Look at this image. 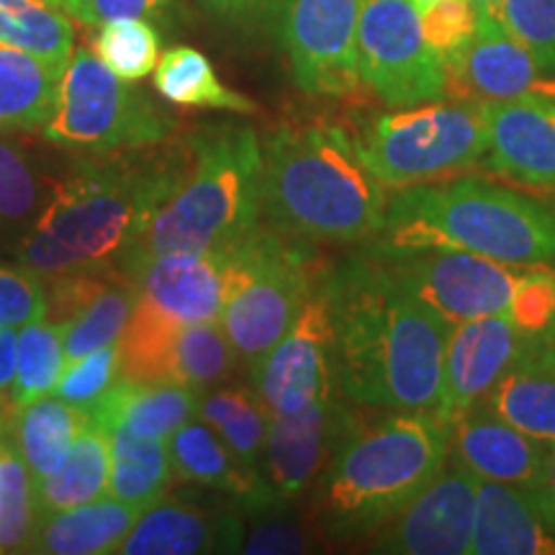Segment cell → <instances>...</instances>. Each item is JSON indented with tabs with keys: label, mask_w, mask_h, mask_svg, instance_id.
Instances as JSON below:
<instances>
[{
	"label": "cell",
	"mask_w": 555,
	"mask_h": 555,
	"mask_svg": "<svg viewBox=\"0 0 555 555\" xmlns=\"http://www.w3.org/2000/svg\"><path fill=\"white\" fill-rule=\"evenodd\" d=\"M60 9L86 26H101L114 18H147L168 24L178 0H60Z\"/></svg>",
	"instance_id": "ee69618b"
},
{
	"label": "cell",
	"mask_w": 555,
	"mask_h": 555,
	"mask_svg": "<svg viewBox=\"0 0 555 555\" xmlns=\"http://www.w3.org/2000/svg\"><path fill=\"white\" fill-rule=\"evenodd\" d=\"M327 273L311 245L275 227H255L227 253L221 327L240 360L253 367L278 345Z\"/></svg>",
	"instance_id": "52a82bcc"
},
{
	"label": "cell",
	"mask_w": 555,
	"mask_h": 555,
	"mask_svg": "<svg viewBox=\"0 0 555 555\" xmlns=\"http://www.w3.org/2000/svg\"><path fill=\"white\" fill-rule=\"evenodd\" d=\"M481 404L532 440L555 446V322L525 335L515 363L491 386Z\"/></svg>",
	"instance_id": "44dd1931"
},
{
	"label": "cell",
	"mask_w": 555,
	"mask_h": 555,
	"mask_svg": "<svg viewBox=\"0 0 555 555\" xmlns=\"http://www.w3.org/2000/svg\"><path fill=\"white\" fill-rule=\"evenodd\" d=\"M214 18L232 26H258L278 16L281 0H196Z\"/></svg>",
	"instance_id": "bcb514c9"
},
{
	"label": "cell",
	"mask_w": 555,
	"mask_h": 555,
	"mask_svg": "<svg viewBox=\"0 0 555 555\" xmlns=\"http://www.w3.org/2000/svg\"><path fill=\"white\" fill-rule=\"evenodd\" d=\"M450 453L455 455L457 466L474 474L478 481L535 491L545 478L551 448L506 425L478 401L453 422Z\"/></svg>",
	"instance_id": "ffe728a7"
},
{
	"label": "cell",
	"mask_w": 555,
	"mask_h": 555,
	"mask_svg": "<svg viewBox=\"0 0 555 555\" xmlns=\"http://www.w3.org/2000/svg\"><path fill=\"white\" fill-rule=\"evenodd\" d=\"M121 347L119 343H111L90 356L69 363L67 371L54 386V397L65 401L69 406L90 409L101 397H106L108 388L121 378Z\"/></svg>",
	"instance_id": "f35d334b"
},
{
	"label": "cell",
	"mask_w": 555,
	"mask_h": 555,
	"mask_svg": "<svg viewBox=\"0 0 555 555\" xmlns=\"http://www.w3.org/2000/svg\"><path fill=\"white\" fill-rule=\"evenodd\" d=\"M34 278L37 275L24 268H0V324L24 327L37 319H47V291Z\"/></svg>",
	"instance_id": "7bdbcfd3"
},
{
	"label": "cell",
	"mask_w": 555,
	"mask_h": 555,
	"mask_svg": "<svg viewBox=\"0 0 555 555\" xmlns=\"http://www.w3.org/2000/svg\"><path fill=\"white\" fill-rule=\"evenodd\" d=\"M134 307L137 291L119 270L65 324H60L65 363H75L101 347L119 343Z\"/></svg>",
	"instance_id": "1f68e13d"
},
{
	"label": "cell",
	"mask_w": 555,
	"mask_h": 555,
	"mask_svg": "<svg viewBox=\"0 0 555 555\" xmlns=\"http://www.w3.org/2000/svg\"><path fill=\"white\" fill-rule=\"evenodd\" d=\"M168 450L172 470L185 481L227 491L253 509L278 506L260 470L242 466L237 455L221 442V437L206 422H185L170 435Z\"/></svg>",
	"instance_id": "cb8c5ba5"
},
{
	"label": "cell",
	"mask_w": 555,
	"mask_h": 555,
	"mask_svg": "<svg viewBox=\"0 0 555 555\" xmlns=\"http://www.w3.org/2000/svg\"><path fill=\"white\" fill-rule=\"evenodd\" d=\"M525 332L506 314L457 322L450 330L442 360V386L435 412L448 422L461 420L515 363Z\"/></svg>",
	"instance_id": "2e32d148"
},
{
	"label": "cell",
	"mask_w": 555,
	"mask_h": 555,
	"mask_svg": "<svg viewBox=\"0 0 555 555\" xmlns=\"http://www.w3.org/2000/svg\"><path fill=\"white\" fill-rule=\"evenodd\" d=\"M478 478L457 466L442 470L373 538V553L468 555Z\"/></svg>",
	"instance_id": "9a60e30c"
},
{
	"label": "cell",
	"mask_w": 555,
	"mask_h": 555,
	"mask_svg": "<svg viewBox=\"0 0 555 555\" xmlns=\"http://www.w3.org/2000/svg\"><path fill=\"white\" fill-rule=\"evenodd\" d=\"M262 142L245 124H214L185 137V165L131 255L217 253L260 227ZM124 258V260H127Z\"/></svg>",
	"instance_id": "5b68a950"
},
{
	"label": "cell",
	"mask_w": 555,
	"mask_h": 555,
	"mask_svg": "<svg viewBox=\"0 0 555 555\" xmlns=\"http://www.w3.org/2000/svg\"><path fill=\"white\" fill-rule=\"evenodd\" d=\"M185 165L176 144L90 152L54 191L18 247L21 268L54 281L73 273L119 270Z\"/></svg>",
	"instance_id": "7a4b0ae2"
},
{
	"label": "cell",
	"mask_w": 555,
	"mask_h": 555,
	"mask_svg": "<svg viewBox=\"0 0 555 555\" xmlns=\"http://www.w3.org/2000/svg\"><path fill=\"white\" fill-rule=\"evenodd\" d=\"M201 393L176 384H134L119 378L93 406L86 409L90 422L111 433L127 427L152 440H170V435L198 416Z\"/></svg>",
	"instance_id": "603a6c76"
},
{
	"label": "cell",
	"mask_w": 555,
	"mask_h": 555,
	"mask_svg": "<svg viewBox=\"0 0 555 555\" xmlns=\"http://www.w3.org/2000/svg\"><path fill=\"white\" fill-rule=\"evenodd\" d=\"M90 50L121 80L137 82L155 73L159 34L147 18H114L95 26Z\"/></svg>",
	"instance_id": "8d00e7d4"
},
{
	"label": "cell",
	"mask_w": 555,
	"mask_h": 555,
	"mask_svg": "<svg viewBox=\"0 0 555 555\" xmlns=\"http://www.w3.org/2000/svg\"><path fill=\"white\" fill-rule=\"evenodd\" d=\"M414 3H416V9H420V11H425L427 5H433V3H435V0H414Z\"/></svg>",
	"instance_id": "816d5d0a"
},
{
	"label": "cell",
	"mask_w": 555,
	"mask_h": 555,
	"mask_svg": "<svg viewBox=\"0 0 555 555\" xmlns=\"http://www.w3.org/2000/svg\"><path fill=\"white\" fill-rule=\"evenodd\" d=\"M0 41L65 69L75 50V29L52 0H0Z\"/></svg>",
	"instance_id": "d6a6232c"
},
{
	"label": "cell",
	"mask_w": 555,
	"mask_h": 555,
	"mask_svg": "<svg viewBox=\"0 0 555 555\" xmlns=\"http://www.w3.org/2000/svg\"><path fill=\"white\" fill-rule=\"evenodd\" d=\"M108 442V494L139 512L157 504L172 476L168 442L134 435L127 427L111 429Z\"/></svg>",
	"instance_id": "83f0119b"
},
{
	"label": "cell",
	"mask_w": 555,
	"mask_h": 555,
	"mask_svg": "<svg viewBox=\"0 0 555 555\" xmlns=\"http://www.w3.org/2000/svg\"><path fill=\"white\" fill-rule=\"evenodd\" d=\"M311 535L301 525L291 519H260L245 532L237 522L232 551L249 555H281V553H307L311 551Z\"/></svg>",
	"instance_id": "f6af8a7d"
},
{
	"label": "cell",
	"mask_w": 555,
	"mask_h": 555,
	"mask_svg": "<svg viewBox=\"0 0 555 555\" xmlns=\"http://www.w3.org/2000/svg\"><path fill=\"white\" fill-rule=\"evenodd\" d=\"M11 422H16V406H13L11 397H3V391H0V427L11 425Z\"/></svg>",
	"instance_id": "681fc988"
},
{
	"label": "cell",
	"mask_w": 555,
	"mask_h": 555,
	"mask_svg": "<svg viewBox=\"0 0 555 555\" xmlns=\"http://www.w3.org/2000/svg\"><path fill=\"white\" fill-rule=\"evenodd\" d=\"M363 0H281L278 31L304 93L347 99L363 88L358 24Z\"/></svg>",
	"instance_id": "4fadbf2b"
},
{
	"label": "cell",
	"mask_w": 555,
	"mask_h": 555,
	"mask_svg": "<svg viewBox=\"0 0 555 555\" xmlns=\"http://www.w3.org/2000/svg\"><path fill=\"white\" fill-rule=\"evenodd\" d=\"M90 416L86 409L69 406L62 399L41 397L16 412V446L29 466L34 481L52 476L69 455Z\"/></svg>",
	"instance_id": "f546056e"
},
{
	"label": "cell",
	"mask_w": 555,
	"mask_h": 555,
	"mask_svg": "<svg viewBox=\"0 0 555 555\" xmlns=\"http://www.w3.org/2000/svg\"><path fill=\"white\" fill-rule=\"evenodd\" d=\"M16 363H18V335L13 327L0 324V391L11 388L13 378H16Z\"/></svg>",
	"instance_id": "7dc6e473"
},
{
	"label": "cell",
	"mask_w": 555,
	"mask_h": 555,
	"mask_svg": "<svg viewBox=\"0 0 555 555\" xmlns=\"http://www.w3.org/2000/svg\"><path fill=\"white\" fill-rule=\"evenodd\" d=\"M137 298L176 322H214L224 301L227 255L170 253L131 255L119 266Z\"/></svg>",
	"instance_id": "ac0fdd59"
},
{
	"label": "cell",
	"mask_w": 555,
	"mask_h": 555,
	"mask_svg": "<svg viewBox=\"0 0 555 555\" xmlns=\"http://www.w3.org/2000/svg\"><path fill=\"white\" fill-rule=\"evenodd\" d=\"M198 416L237 455L242 466L260 470L270 412L258 391L219 388L198 401Z\"/></svg>",
	"instance_id": "836d02e7"
},
{
	"label": "cell",
	"mask_w": 555,
	"mask_h": 555,
	"mask_svg": "<svg viewBox=\"0 0 555 555\" xmlns=\"http://www.w3.org/2000/svg\"><path fill=\"white\" fill-rule=\"evenodd\" d=\"M453 422L435 409L345 427L322 470L311 519L335 540L376 535L448 466Z\"/></svg>",
	"instance_id": "277c9868"
},
{
	"label": "cell",
	"mask_w": 555,
	"mask_h": 555,
	"mask_svg": "<svg viewBox=\"0 0 555 555\" xmlns=\"http://www.w3.org/2000/svg\"><path fill=\"white\" fill-rule=\"evenodd\" d=\"M347 427L345 409L335 393H327L296 414H270L260 476L275 502H291L322 476L330 463V448Z\"/></svg>",
	"instance_id": "e0dca14e"
},
{
	"label": "cell",
	"mask_w": 555,
	"mask_h": 555,
	"mask_svg": "<svg viewBox=\"0 0 555 555\" xmlns=\"http://www.w3.org/2000/svg\"><path fill=\"white\" fill-rule=\"evenodd\" d=\"M52 3H54V5H60V0H52Z\"/></svg>",
	"instance_id": "f5cc1de1"
},
{
	"label": "cell",
	"mask_w": 555,
	"mask_h": 555,
	"mask_svg": "<svg viewBox=\"0 0 555 555\" xmlns=\"http://www.w3.org/2000/svg\"><path fill=\"white\" fill-rule=\"evenodd\" d=\"M468 555H555V530L530 491L478 481Z\"/></svg>",
	"instance_id": "7402d4cb"
},
{
	"label": "cell",
	"mask_w": 555,
	"mask_h": 555,
	"mask_svg": "<svg viewBox=\"0 0 555 555\" xmlns=\"http://www.w3.org/2000/svg\"><path fill=\"white\" fill-rule=\"evenodd\" d=\"M474 9L481 13V16H494L499 18V9H502V0H470Z\"/></svg>",
	"instance_id": "f907efd6"
},
{
	"label": "cell",
	"mask_w": 555,
	"mask_h": 555,
	"mask_svg": "<svg viewBox=\"0 0 555 555\" xmlns=\"http://www.w3.org/2000/svg\"><path fill=\"white\" fill-rule=\"evenodd\" d=\"M124 380L176 384L204 391L234 371L237 352L219 319L183 324L137 298L134 314L119 339Z\"/></svg>",
	"instance_id": "7c38bea8"
},
{
	"label": "cell",
	"mask_w": 555,
	"mask_h": 555,
	"mask_svg": "<svg viewBox=\"0 0 555 555\" xmlns=\"http://www.w3.org/2000/svg\"><path fill=\"white\" fill-rule=\"evenodd\" d=\"M65 69L0 41V129H44Z\"/></svg>",
	"instance_id": "4316f807"
},
{
	"label": "cell",
	"mask_w": 555,
	"mask_h": 555,
	"mask_svg": "<svg viewBox=\"0 0 555 555\" xmlns=\"http://www.w3.org/2000/svg\"><path fill=\"white\" fill-rule=\"evenodd\" d=\"M499 21L538 65L555 69V0H502Z\"/></svg>",
	"instance_id": "ab89813d"
},
{
	"label": "cell",
	"mask_w": 555,
	"mask_h": 555,
	"mask_svg": "<svg viewBox=\"0 0 555 555\" xmlns=\"http://www.w3.org/2000/svg\"><path fill=\"white\" fill-rule=\"evenodd\" d=\"M367 255L450 324L506 314L517 286L530 273V268L509 266L461 249L378 245Z\"/></svg>",
	"instance_id": "8fae6325"
},
{
	"label": "cell",
	"mask_w": 555,
	"mask_h": 555,
	"mask_svg": "<svg viewBox=\"0 0 555 555\" xmlns=\"http://www.w3.org/2000/svg\"><path fill=\"white\" fill-rule=\"evenodd\" d=\"M139 515L142 512L114 496L41 515L29 551L50 555L119 553L121 540L129 535Z\"/></svg>",
	"instance_id": "d4e9b609"
},
{
	"label": "cell",
	"mask_w": 555,
	"mask_h": 555,
	"mask_svg": "<svg viewBox=\"0 0 555 555\" xmlns=\"http://www.w3.org/2000/svg\"><path fill=\"white\" fill-rule=\"evenodd\" d=\"M224 525H214L183 504H152L121 540L124 555H193L221 545Z\"/></svg>",
	"instance_id": "4dcf8cb0"
},
{
	"label": "cell",
	"mask_w": 555,
	"mask_h": 555,
	"mask_svg": "<svg viewBox=\"0 0 555 555\" xmlns=\"http://www.w3.org/2000/svg\"><path fill=\"white\" fill-rule=\"evenodd\" d=\"M11 425L0 427V553H24L37 530V499Z\"/></svg>",
	"instance_id": "e575fe53"
},
{
	"label": "cell",
	"mask_w": 555,
	"mask_h": 555,
	"mask_svg": "<svg viewBox=\"0 0 555 555\" xmlns=\"http://www.w3.org/2000/svg\"><path fill=\"white\" fill-rule=\"evenodd\" d=\"M335 121H283L262 142V217L309 245H356L384 232L388 196Z\"/></svg>",
	"instance_id": "3957f363"
},
{
	"label": "cell",
	"mask_w": 555,
	"mask_h": 555,
	"mask_svg": "<svg viewBox=\"0 0 555 555\" xmlns=\"http://www.w3.org/2000/svg\"><path fill=\"white\" fill-rule=\"evenodd\" d=\"M39 204V183L26 157L0 139V221H24Z\"/></svg>",
	"instance_id": "60d3db41"
},
{
	"label": "cell",
	"mask_w": 555,
	"mask_h": 555,
	"mask_svg": "<svg viewBox=\"0 0 555 555\" xmlns=\"http://www.w3.org/2000/svg\"><path fill=\"white\" fill-rule=\"evenodd\" d=\"M506 317L525 335L551 327L555 322V268H530L515 291Z\"/></svg>",
	"instance_id": "b9f144b4"
},
{
	"label": "cell",
	"mask_w": 555,
	"mask_h": 555,
	"mask_svg": "<svg viewBox=\"0 0 555 555\" xmlns=\"http://www.w3.org/2000/svg\"><path fill=\"white\" fill-rule=\"evenodd\" d=\"M489 152L481 163L530 189H555V101H478Z\"/></svg>",
	"instance_id": "d6986e66"
},
{
	"label": "cell",
	"mask_w": 555,
	"mask_h": 555,
	"mask_svg": "<svg viewBox=\"0 0 555 555\" xmlns=\"http://www.w3.org/2000/svg\"><path fill=\"white\" fill-rule=\"evenodd\" d=\"M478 29V11L470 0H435L422 11V34L450 73L466 57Z\"/></svg>",
	"instance_id": "74e56055"
},
{
	"label": "cell",
	"mask_w": 555,
	"mask_h": 555,
	"mask_svg": "<svg viewBox=\"0 0 555 555\" xmlns=\"http://www.w3.org/2000/svg\"><path fill=\"white\" fill-rule=\"evenodd\" d=\"M327 275L311 291L286 335L253 365L255 391L270 414H296L335 393V327Z\"/></svg>",
	"instance_id": "5bb4252c"
},
{
	"label": "cell",
	"mask_w": 555,
	"mask_h": 555,
	"mask_svg": "<svg viewBox=\"0 0 555 555\" xmlns=\"http://www.w3.org/2000/svg\"><path fill=\"white\" fill-rule=\"evenodd\" d=\"M335 376L352 404L435 409L453 324L363 255L327 275Z\"/></svg>",
	"instance_id": "6da1fadb"
},
{
	"label": "cell",
	"mask_w": 555,
	"mask_h": 555,
	"mask_svg": "<svg viewBox=\"0 0 555 555\" xmlns=\"http://www.w3.org/2000/svg\"><path fill=\"white\" fill-rule=\"evenodd\" d=\"M530 496L545 522L555 530V446L551 448V457H547V470H545L543 483H540L535 491H530Z\"/></svg>",
	"instance_id": "c3c4849f"
},
{
	"label": "cell",
	"mask_w": 555,
	"mask_h": 555,
	"mask_svg": "<svg viewBox=\"0 0 555 555\" xmlns=\"http://www.w3.org/2000/svg\"><path fill=\"white\" fill-rule=\"evenodd\" d=\"M384 247L461 249L522 268H555V208L489 180L422 183L388 198Z\"/></svg>",
	"instance_id": "8992f818"
},
{
	"label": "cell",
	"mask_w": 555,
	"mask_h": 555,
	"mask_svg": "<svg viewBox=\"0 0 555 555\" xmlns=\"http://www.w3.org/2000/svg\"><path fill=\"white\" fill-rule=\"evenodd\" d=\"M358 155L386 191L435 183L481 163L489 131L478 103L388 108L352 129Z\"/></svg>",
	"instance_id": "ba28073f"
},
{
	"label": "cell",
	"mask_w": 555,
	"mask_h": 555,
	"mask_svg": "<svg viewBox=\"0 0 555 555\" xmlns=\"http://www.w3.org/2000/svg\"><path fill=\"white\" fill-rule=\"evenodd\" d=\"M111 442L108 433L93 422L75 437L65 463L52 476L34 481L37 517L95 502L108 491Z\"/></svg>",
	"instance_id": "484cf974"
},
{
	"label": "cell",
	"mask_w": 555,
	"mask_h": 555,
	"mask_svg": "<svg viewBox=\"0 0 555 555\" xmlns=\"http://www.w3.org/2000/svg\"><path fill=\"white\" fill-rule=\"evenodd\" d=\"M176 119L121 80L88 47H75L44 137L62 147L106 152L168 142Z\"/></svg>",
	"instance_id": "9c48e42d"
},
{
	"label": "cell",
	"mask_w": 555,
	"mask_h": 555,
	"mask_svg": "<svg viewBox=\"0 0 555 555\" xmlns=\"http://www.w3.org/2000/svg\"><path fill=\"white\" fill-rule=\"evenodd\" d=\"M62 371H65V345H62L60 324L44 319L24 324L18 335L16 378L11 384V401L16 412L31 401L50 397Z\"/></svg>",
	"instance_id": "d590c367"
},
{
	"label": "cell",
	"mask_w": 555,
	"mask_h": 555,
	"mask_svg": "<svg viewBox=\"0 0 555 555\" xmlns=\"http://www.w3.org/2000/svg\"><path fill=\"white\" fill-rule=\"evenodd\" d=\"M360 80L386 108L446 99L450 78L422 34L414 0H363L358 24Z\"/></svg>",
	"instance_id": "30bf717a"
},
{
	"label": "cell",
	"mask_w": 555,
	"mask_h": 555,
	"mask_svg": "<svg viewBox=\"0 0 555 555\" xmlns=\"http://www.w3.org/2000/svg\"><path fill=\"white\" fill-rule=\"evenodd\" d=\"M155 90L168 103L189 108H217L232 114H258V103L227 88L204 52L193 47H170L155 67Z\"/></svg>",
	"instance_id": "f1b7e54d"
}]
</instances>
